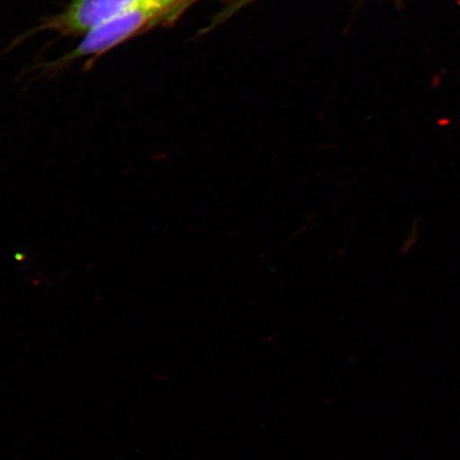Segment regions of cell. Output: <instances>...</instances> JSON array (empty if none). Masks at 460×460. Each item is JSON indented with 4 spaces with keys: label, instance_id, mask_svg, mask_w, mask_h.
I'll return each mask as SVG.
<instances>
[{
    "label": "cell",
    "instance_id": "cell-2",
    "mask_svg": "<svg viewBox=\"0 0 460 460\" xmlns=\"http://www.w3.org/2000/svg\"><path fill=\"white\" fill-rule=\"evenodd\" d=\"M192 0H72L61 13L46 17L28 34L54 31L65 37H84L86 33L128 11L146 5L190 4Z\"/></svg>",
    "mask_w": 460,
    "mask_h": 460
},
{
    "label": "cell",
    "instance_id": "cell-3",
    "mask_svg": "<svg viewBox=\"0 0 460 460\" xmlns=\"http://www.w3.org/2000/svg\"><path fill=\"white\" fill-rule=\"evenodd\" d=\"M252 2H254V0H238V2H235L232 8L227 10V13L224 14V16H229L232 15L235 11H238L241 8H243L244 5L251 4Z\"/></svg>",
    "mask_w": 460,
    "mask_h": 460
},
{
    "label": "cell",
    "instance_id": "cell-1",
    "mask_svg": "<svg viewBox=\"0 0 460 460\" xmlns=\"http://www.w3.org/2000/svg\"><path fill=\"white\" fill-rule=\"evenodd\" d=\"M188 5H146V7L137 8L113 17L92 29L85 34L77 48L70 53L53 62L45 63L41 66L42 73L54 76L84 58L89 59L84 65V70H88L102 56L120 44L142 36L159 26L172 24Z\"/></svg>",
    "mask_w": 460,
    "mask_h": 460
}]
</instances>
